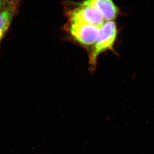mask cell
<instances>
[{
  "label": "cell",
  "mask_w": 154,
  "mask_h": 154,
  "mask_svg": "<svg viewBox=\"0 0 154 154\" xmlns=\"http://www.w3.org/2000/svg\"><path fill=\"white\" fill-rule=\"evenodd\" d=\"M85 3L96 8L107 21H113L120 14V10L113 0H83Z\"/></svg>",
  "instance_id": "obj_4"
},
{
  "label": "cell",
  "mask_w": 154,
  "mask_h": 154,
  "mask_svg": "<svg viewBox=\"0 0 154 154\" xmlns=\"http://www.w3.org/2000/svg\"><path fill=\"white\" fill-rule=\"evenodd\" d=\"M65 12L67 22L81 23L101 27L106 22L96 8L83 1L68 4L66 6Z\"/></svg>",
  "instance_id": "obj_2"
},
{
  "label": "cell",
  "mask_w": 154,
  "mask_h": 154,
  "mask_svg": "<svg viewBox=\"0 0 154 154\" xmlns=\"http://www.w3.org/2000/svg\"><path fill=\"white\" fill-rule=\"evenodd\" d=\"M118 35L117 24L114 21H107L101 27L99 35L95 45L88 53L89 70L94 73L98 64V57L107 51L115 52L114 46Z\"/></svg>",
  "instance_id": "obj_1"
},
{
  "label": "cell",
  "mask_w": 154,
  "mask_h": 154,
  "mask_svg": "<svg viewBox=\"0 0 154 154\" xmlns=\"http://www.w3.org/2000/svg\"><path fill=\"white\" fill-rule=\"evenodd\" d=\"M10 1L11 0H0V10L5 7L9 4Z\"/></svg>",
  "instance_id": "obj_6"
},
{
  "label": "cell",
  "mask_w": 154,
  "mask_h": 154,
  "mask_svg": "<svg viewBox=\"0 0 154 154\" xmlns=\"http://www.w3.org/2000/svg\"><path fill=\"white\" fill-rule=\"evenodd\" d=\"M101 27L81 23L67 22L65 29L72 41L88 53L98 38Z\"/></svg>",
  "instance_id": "obj_3"
},
{
  "label": "cell",
  "mask_w": 154,
  "mask_h": 154,
  "mask_svg": "<svg viewBox=\"0 0 154 154\" xmlns=\"http://www.w3.org/2000/svg\"><path fill=\"white\" fill-rule=\"evenodd\" d=\"M17 0H11L9 4L0 10V43L7 32L18 9Z\"/></svg>",
  "instance_id": "obj_5"
}]
</instances>
